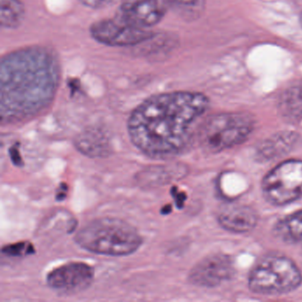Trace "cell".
<instances>
[{
    "mask_svg": "<svg viewBox=\"0 0 302 302\" xmlns=\"http://www.w3.org/2000/svg\"><path fill=\"white\" fill-rule=\"evenodd\" d=\"M209 106V98L201 92L179 90L152 95L131 112L128 134L145 155L170 159L190 147L195 124Z\"/></svg>",
    "mask_w": 302,
    "mask_h": 302,
    "instance_id": "obj_1",
    "label": "cell"
},
{
    "mask_svg": "<svg viewBox=\"0 0 302 302\" xmlns=\"http://www.w3.org/2000/svg\"><path fill=\"white\" fill-rule=\"evenodd\" d=\"M60 80L59 58L48 47L31 45L6 53L0 63L1 123H20L45 111Z\"/></svg>",
    "mask_w": 302,
    "mask_h": 302,
    "instance_id": "obj_2",
    "label": "cell"
},
{
    "mask_svg": "<svg viewBox=\"0 0 302 302\" xmlns=\"http://www.w3.org/2000/svg\"><path fill=\"white\" fill-rule=\"evenodd\" d=\"M81 248L107 256H127L143 244L139 231L125 221L104 217L91 221L75 236Z\"/></svg>",
    "mask_w": 302,
    "mask_h": 302,
    "instance_id": "obj_3",
    "label": "cell"
},
{
    "mask_svg": "<svg viewBox=\"0 0 302 302\" xmlns=\"http://www.w3.org/2000/svg\"><path fill=\"white\" fill-rule=\"evenodd\" d=\"M255 126L253 115L244 112L222 113L205 120L198 129L200 146L209 153H218L244 143Z\"/></svg>",
    "mask_w": 302,
    "mask_h": 302,
    "instance_id": "obj_4",
    "label": "cell"
},
{
    "mask_svg": "<svg viewBox=\"0 0 302 302\" xmlns=\"http://www.w3.org/2000/svg\"><path fill=\"white\" fill-rule=\"evenodd\" d=\"M302 284V272L290 258L268 254L250 271L248 286L254 294L275 296L289 294Z\"/></svg>",
    "mask_w": 302,
    "mask_h": 302,
    "instance_id": "obj_5",
    "label": "cell"
},
{
    "mask_svg": "<svg viewBox=\"0 0 302 302\" xmlns=\"http://www.w3.org/2000/svg\"><path fill=\"white\" fill-rule=\"evenodd\" d=\"M262 195L275 206L291 204L302 199V159L282 161L268 172L261 182Z\"/></svg>",
    "mask_w": 302,
    "mask_h": 302,
    "instance_id": "obj_6",
    "label": "cell"
},
{
    "mask_svg": "<svg viewBox=\"0 0 302 302\" xmlns=\"http://www.w3.org/2000/svg\"><path fill=\"white\" fill-rule=\"evenodd\" d=\"M90 34L95 41L112 47L135 46L153 37L150 29L136 28L117 17L94 22L90 25Z\"/></svg>",
    "mask_w": 302,
    "mask_h": 302,
    "instance_id": "obj_7",
    "label": "cell"
},
{
    "mask_svg": "<svg viewBox=\"0 0 302 302\" xmlns=\"http://www.w3.org/2000/svg\"><path fill=\"white\" fill-rule=\"evenodd\" d=\"M93 278L91 266L75 261L52 270L46 277V283L51 289L59 294H73L87 289L92 284Z\"/></svg>",
    "mask_w": 302,
    "mask_h": 302,
    "instance_id": "obj_8",
    "label": "cell"
},
{
    "mask_svg": "<svg viewBox=\"0 0 302 302\" xmlns=\"http://www.w3.org/2000/svg\"><path fill=\"white\" fill-rule=\"evenodd\" d=\"M234 274L232 259L225 253H215L202 259L192 268L189 281L194 286L214 288L230 280Z\"/></svg>",
    "mask_w": 302,
    "mask_h": 302,
    "instance_id": "obj_9",
    "label": "cell"
},
{
    "mask_svg": "<svg viewBox=\"0 0 302 302\" xmlns=\"http://www.w3.org/2000/svg\"><path fill=\"white\" fill-rule=\"evenodd\" d=\"M166 12L161 0H124L116 17L136 28L150 29L162 21Z\"/></svg>",
    "mask_w": 302,
    "mask_h": 302,
    "instance_id": "obj_10",
    "label": "cell"
},
{
    "mask_svg": "<svg viewBox=\"0 0 302 302\" xmlns=\"http://www.w3.org/2000/svg\"><path fill=\"white\" fill-rule=\"evenodd\" d=\"M217 221L225 230L240 234L249 232L255 228L258 215L254 209L247 205H227L218 213Z\"/></svg>",
    "mask_w": 302,
    "mask_h": 302,
    "instance_id": "obj_11",
    "label": "cell"
},
{
    "mask_svg": "<svg viewBox=\"0 0 302 302\" xmlns=\"http://www.w3.org/2000/svg\"><path fill=\"white\" fill-rule=\"evenodd\" d=\"M298 141L299 135L296 132L280 131L258 145L255 150V158L263 162L281 158L292 151Z\"/></svg>",
    "mask_w": 302,
    "mask_h": 302,
    "instance_id": "obj_12",
    "label": "cell"
},
{
    "mask_svg": "<svg viewBox=\"0 0 302 302\" xmlns=\"http://www.w3.org/2000/svg\"><path fill=\"white\" fill-rule=\"evenodd\" d=\"M75 147L90 158H106L112 153L110 140L99 130H86L75 139Z\"/></svg>",
    "mask_w": 302,
    "mask_h": 302,
    "instance_id": "obj_13",
    "label": "cell"
},
{
    "mask_svg": "<svg viewBox=\"0 0 302 302\" xmlns=\"http://www.w3.org/2000/svg\"><path fill=\"white\" fill-rule=\"evenodd\" d=\"M278 112L282 118L289 123L302 121V83L286 89L279 97Z\"/></svg>",
    "mask_w": 302,
    "mask_h": 302,
    "instance_id": "obj_14",
    "label": "cell"
},
{
    "mask_svg": "<svg viewBox=\"0 0 302 302\" xmlns=\"http://www.w3.org/2000/svg\"><path fill=\"white\" fill-rule=\"evenodd\" d=\"M274 234L291 245H302V210L283 217L274 226Z\"/></svg>",
    "mask_w": 302,
    "mask_h": 302,
    "instance_id": "obj_15",
    "label": "cell"
},
{
    "mask_svg": "<svg viewBox=\"0 0 302 302\" xmlns=\"http://www.w3.org/2000/svg\"><path fill=\"white\" fill-rule=\"evenodd\" d=\"M26 14L21 0L0 1V25L3 29H14L21 26Z\"/></svg>",
    "mask_w": 302,
    "mask_h": 302,
    "instance_id": "obj_16",
    "label": "cell"
},
{
    "mask_svg": "<svg viewBox=\"0 0 302 302\" xmlns=\"http://www.w3.org/2000/svg\"><path fill=\"white\" fill-rule=\"evenodd\" d=\"M166 8L170 9L185 21L199 19L206 9L207 0H161Z\"/></svg>",
    "mask_w": 302,
    "mask_h": 302,
    "instance_id": "obj_17",
    "label": "cell"
},
{
    "mask_svg": "<svg viewBox=\"0 0 302 302\" xmlns=\"http://www.w3.org/2000/svg\"><path fill=\"white\" fill-rule=\"evenodd\" d=\"M176 174V172L171 171L170 167H155V168L148 169L140 175V181L147 184H166L168 181L171 180Z\"/></svg>",
    "mask_w": 302,
    "mask_h": 302,
    "instance_id": "obj_18",
    "label": "cell"
},
{
    "mask_svg": "<svg viewBox=\"0 0 302 302\" xmlns=\"http://www.w3.org/2000/svg\"><path fill=\"white\" fill-rule=\"evenodd\" d=\"M2 253L9 256H24L35 253V248L29 242H20L12 245H5L2 248Z\"/></svg>",
    "mask_w": 302,
    "mask_h": 302,
    "instance_id": "obj_19",
    "label": "cell"
},
{
    "mask_svg": "<svg viewBox=\"0 0 302 302\" xmlns=\"http://www.w3.org/2000/svg\"><path fill=\"white\" fill-rule=\"evenodd\" d=\"M82 5L91 9H100L124 0H78Z\"/></svg>",
    "mask_w": 302,
    "mask_h": 302,
    "instance_id": "obj_20",
    "label": "cell"
},
{
    "mask_svg": "<svg viewBox=\"0 0 302 302\" xmlns=\"http://www.w3.org/2000/svg\"><path fill=\"white\" fill-rule=\"evenodd\" d=\"M10 156H11V159L14 165L19 166V167L22 166V159H21L20 151L16 146H12V148L10 149Z\"/></svg>",
    "mask_w": 302,
    "mask_h": 302,
    "instance_id": "obj_21",
    "label": "cell"
},
{
    "mask_svg": "<svg viewBox=\"0 0 302 302\" xmlns=\"http://www.w3.org/2000/svg\"><path fill=\"white\" fill-rule=\"evenodd\" d=\"M68 191V187L65 184H62V188H59V192L56 195V200H63L66 198V192Z\"/></svg>",
    "mask_w": 302,
    "mask_h": 302,
    "instance_id": "obj_22",
    "label": "cell"
},
{
    "mask_svg": "<svg viewBox=\"0 0 302 302\" xmlns=\"http://www.w3.org/2000/svg\"><path fill=\"white\" fill-rule=\"evenodd\" d=\"M301 24H302V14H301Z\"/></svg>",
    "mask_w": 302,
    "mask_h": 302,
    "instance_id": "obj_23",
    "label": "cell"
}]
</instances>
